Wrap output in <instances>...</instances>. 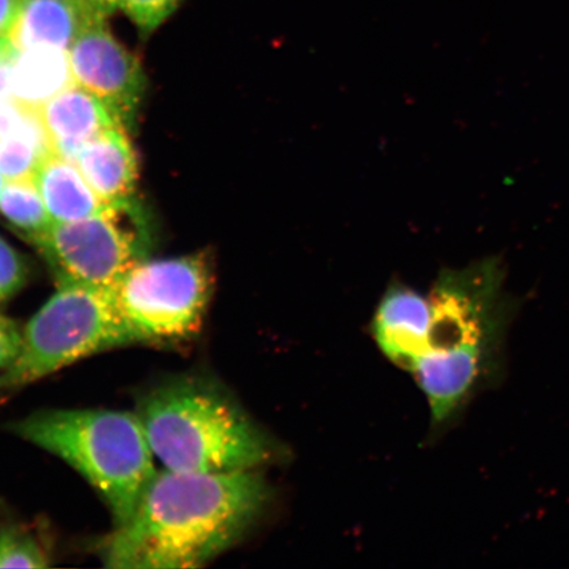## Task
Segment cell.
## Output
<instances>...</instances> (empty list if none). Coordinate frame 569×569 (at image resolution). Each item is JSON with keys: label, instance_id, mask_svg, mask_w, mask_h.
<instances>
[{"label": "cell", "instance_id": "obj_18", "mask_svg": "<svg viewBox=\"0 0 569 569\" xmlns=\"http://www.w3.org/2000/svg\"><path fill=\"white\" fill-rule=\"evenodd\" d=\"M182 0H119L122 10L140 32L149 34L178 9Z\"/></svg>", "mask_w": 569, "mask_h": 569}, {"label": "cell", "instance_id": "obj_16", "mask_svg": "<svg viewBox=\"0 0 569 569\" xmlns=\"http://www.w3.org/2000/svg\"><path fill=\"white\" fill-rule=\"evenodd\" d=\"M0 213L32 243L53 224L33 177L6 181L0 193Z\"/></svg>", "mask_w": 569, "mask_h": 569}, {"label": "cell", "instance_id": "obj_10", "mask_svg": "<svg viewBox=\"0 0 569 569\" xmlns=\"http://www.w3.org/2000/svg\"><path fill=\"white\" fill-rule=\"evenodd\" d=\"M36 113L52 151L73 162L88 141L120 126L91 92L76 82L48 99Z\"/></svg>", "mask_w": 569, "mask_h": 569}, {"label": "cell", "instance_id": "obj_5", "mask_svg": "<svg viewBox=\"0 0 569 569\" xmlns=\"http://www.w3.org/2000/svg\"><path fill=\"white\" fill-rule=\"evenodd\" d=\"M137 343L112 291L60 282L23 327L20 353L0 375V391L30 386L89 356Z\"/></svg>", "mask_w": 569, "mask_h": 569}, {"label": "cell", "instance_id": "obj_1", "mask_svg": "<svg viewBox=\"0 0 569 569\" xmlns=\"http://www.w3.org/2000/svg\"><path fill=\"white\" fill-rule=\"evenodd\" d=\"M270 489L253 471L184 473L162 468L137 508L101 546L116 569H183L209 563L258 521Z\"/></svg>", "mask_w": 569, "mask_h": 569}, {"label": "cell", "instance_id": "obj_22", "mask_svg": "<svg viewBox=\"0 0 569 569\" xmlns=\"http://www.w3.org/2000/svg\"><path fill=\"white\" fill-rule=\"evenodd\" d=\"M24 116V109H21L16 102H0V138L10 132Z\"/></svg>", "mask_w": 569, "mask_h": 569}, {"label": "cell", "instance_id": "obj_17", "mask_svg": "<svg viewBox=\"0 0 569 569\" xmlns=\"http://www.w3.org/2000/svg\"><path fill=\"white\" fill-rule=\"evenodd\" d=\"M51 557L30 530L9 526L0 529V568H46Z\"/></svg>", "mask_w": 569, "mask_h": 569}, {"label": "cell", "instance_id": "obj_11", "mask_svg": "<svg viewBox=\"0 0 569 569\" xmlns=\"http://www.w3.org/2000/svg\"><path fill=\"white\" fill-rule=\"evenodd\" d=\"M74 162L107 204L132 201L138 159L126 128L118 126L99 133L81 148Z\"/></svg>", "mask_w": 569, "mask_h": 569}, {"label": "cell", "instance_id": "obj_4", "mask_svg": "<svg viewBox=\"0 0 569 569\" xmlns=\"http://www.w3.org/2000/svg\"><path fill=\"white\" fill-rule=\"evenodd\" d=\"M10 431L80 473L103 497L116 526L130 518L158 472L138 412L44 410L12 422Z\"/></svg>", "mask_w": 569, "mask_h": 569}, {"label": "cell", "instance_id": "obj_26", "mask_svg": "<svg viewBox=\"0 0 569 569\" xmlns=\"http://www.w3.org/2000/svg\"><path fill=\"white\" fill-rule=\"evenodd\" d=\"M4 183H6V178L3 177L2 173H0V193H2V189L4 187Z\"/></svg>", "mask_w": 569, "mask_h": 569}, {"label": "cell", "instance_id": "obj_9", "mask_svg": "<svg viewBox=\"0 0 569 569\" xmlns=\"http://www.w3.org/2000/svg\"><path fill=\"white\" fill-rule=\"evenodd\" d=\"M431 308L429 297L407 284H391L377 308L373 337L395 365L412 372L429 343Z\"/></svg>", "mask_w": 569, "mask_h": 569}, {"label": "cell", "instance_id": "obj_8", "mask_svg": "<svg viewBox=\"0 0 569 569\" xmlns=\"http://www.w3.org/2000/svg\"><path fill=\"white\" fill-rule=\"evenodd\" d=\"M71 77L91 92L117 123L132 127L144 97L146 76L137 56L113 38L103 19H91L69 48Z\"/></svg>", "mask_w": 569, "mask_h": 569}, {"label": "cell", "instance_id": "obj_2", "mask_svg": "<svg viewBox=\"0 0 569 569\" xmlns=\"http://www.w3.org/2000/svg\"><path fill=\"white\" fill-rule=\"evenodd\" d=\"M503 282V266L489 258L445 270L427 295L429 343L411 373L436 422L452 417L495 367L515 310Z\"/></svg>", "mask_w": 569, "mask_h": 569}, {"label": "cell", "instance_id": "obj_6", "mask_svg": "<svg viewBox=\"0 0 569 569\" xmlns=\"http://www.w3.org/2000/svg\"><path fill=\"white\" fill-rule=\"evenodd\" d=\"M216 272L211 253L141 260L112 290L138 343L189 340L201 330Z\"/></svg>", "mask_w": 569, "mask_h": 569}, {"label": "cell", "instance_id": "obj_14", "mask_svg": "<svg viewBox=\"0 0 569 569\" xmlns=\"http://www.w3.org/2000/svg\"><path fill=\"white\" fill-rule=\"evenodd\" d=\"M69 51L56 48L20 49L9 62L12 99L21 109L36 111L73 83Z\"/></svg>", "mask_w": 569, "mask_h": 569}, {"label": "cell", "instance_id": "obj_21", "mask_svg": "<svg viewBox=\"0 0 569 569\" xmlns=\"http://www.w3.org/2000/svg\"><path fill=\"white\" fill-rule=\"evenodd\" d=\"M23 0H0V38H9L16 27Z\"/></svg>", "mask_w": 569, "mask_h": 569}, {"label": "cell", "instance_id": "obj_19", "mask_svg": "<svg viewBox=\"0 0 569 569\" xmlns=\"http://www.w3.org/2000/svg\"><path fill=\"white\" fill-rule=\"evenodd\" d=\"M28 267L16 248L0 237V303L19 293L28 281Z\"/></svg>", "mask_w": 569, "mask_h": 569}, {"label": "cell", "instance_id": "obj_23", "mask_svg": "<svg viewBox=\"0 0 569 569\" xmlns=\"http://www.w3.org/2000/svg\"><path fill=\"white\" fill-rule=\"evenodd\" d=\"M78 2L90 17L107 20L118 9L119 0H78Z\"/></svg>", "mask_w": 569, "mask_h": 569}, {"label": "cell", "instance_id": "obj_13", "mask_svg": "<svg viewBox=\"0 0 569 569\" xmlns=\"http://www.w3.org/2000/svg\"><path fill=\"white\" fill-rule=\"evenodd\" d=\"M91 19L78 0H23L10 40L17 51L56 48L69 51Z\"/></svg>", "mask_w": 569, "mask_h": 569}, {"label": "cell", "instance_id": "obj_20", "mask_svg": "<svg viewBox=\"0 0 569 569\" xmlns=\"http://www.w3.org/2000/svg\"><path fill=\"white\" fill-rule=\"evenodd\" d=\"M23 343V327L16 320L0 316V375L18 359Z\"/></svg>", "mask_w": 569, "mask_h": 569}, {"label": "cell", "instance_id": "obj_25", "mask_svg": "<svg viewBox=\"0 0 569 569\" xmlns=\"http://www.w3.org/2000/svg\"><path fill=\"white\" fill-rule=\"evenodd\" d=\"M16 53L17 49L13 47L11 40L9 38H0V67L9 63Z\"/></svg>", "mask_w": 569, "mask_h": 569}, {"label": "cell", "instance_id": "obj_12", "mask_svg": "<svg viewBox=\"0 0 569 569\" xmlns=\"http://www.w3.org/2000/svg\"><path fill=\"white\" fill-rule=\"evenodd\" d=\"M52 223H70L101 213L107 204L77 163L49 152L33 174Z\"/></svg>", "mask_w": 569, "mask_h": 569}, {"label": "cell", "instance_id": "obj_15", "mask_svg": "<svg viewBox=\"0 0 569 569\" xmlns=\"http://www.w3.org/2000/svg\"><path fill=\"white\" fill-rule=\"evenodd\" d=\"M52 152L38 113L24 109V116L0 138V173L6 181L33 177L46 156Z\"/></svg>", "mask_w": 569, "mask_h": 569}, {"label": "cell", "instance_id": "obj_7", "mask_svg": "<svg viewBox=\"0 0 569 569\" xmlns=\"http://www.w3.org/2000/svg\"><path fill=\"white\" fill-rule=\"evenodd\" d=\"M133 201L107 206L76 222L54 223L33 241L57 283L112 291L128 270L147 259L148 231Z\"/></svg>", "mask_w": 569, "mask_h": 569}, {"label": "cell", "instance_id": "obj_24", "mask_svg": "<svg viewBox=\"0 0 569 569\" xmlns=\"http://www.w3.org/2000/svg\"><path fill=\"white\" fill-rule=\"evenodd\" d=\"M12 91H11V76L9 63L0 67V102H11ZM16 102V101H13Z\"/></svg>", "mask_w": 569, "mask_h": 569}, {"label": "cell", "instance_id": "obj_3", "mask_svg": "<svg viewBox=\"0 0 569 569\" xmlns=\"http://www.w3.org/2000/svg\"><path fill=\"white\" fill-rule=\"evenodd\" d=\"M137 412L154 458L169 471H253L276 453L272 440L210 380L163 382L148 391Z\"/></svg>", "mask_w": 569, "mask_h": 569}]
</instances>
